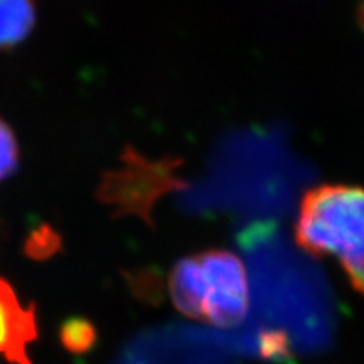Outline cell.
Here are the masks:
<instances>
[{
  "label": "cell",
  "mask_w": 364,
  "mask_h": 364,
  "mask_svg": "<svg viewBox=\"0 0 364 364\" xmlns=\"http://www.w3.org/2000/svg\"><path fill=\"white\" fill-rule=\"evenodd\" d=\"M295 240L312 257H334L364 297V189L326 184L299 204Z\"/></svg>",
  "instance_id": "6da1fadb"
},
{
  "label": "cell",
  "mask_w": 364,
  "mask_h": 364,
  "mask_svg": "<svg viewBox=\"0 0 364 364\" xmlns=\"http://www.w3.org/2000/svg\"><path fill=\"white\" fill-rule=\"evenodd\" d=\"M169 295L186 317L235 327L245 321L250 309L247 268L238 255L228 250L189 255L171 270Z\"/></svg>",
  "instance_id": "7a4b0ae2"
},
{
  "label": "cell",
  "mask_w": 364,
  "mask_h": 364,
  "mask_svg": "<svg viewBox=\"0 0 364 364\" xmlns=\"http://www.w3.org/2000/svg\"><path fill=\"white\" fill-rule=\"evenodd\" d=\"M38 338L36 306H22L11 282L0 277V356L11 364H33L29 346Z\"/></svg>",
  "instance_id": "3957f363"
},
{
  "label": "cell",
  "mask_w": 364,
  "mask_h": 364,
  "mask_svg": "<svg viewBox=\"0 0 364 364\" xmlns=\"http://www.w3.org/2000/svg\"><path fill=\"white\" fill-rule=\"evenodd\" d=\"M34 26V0H0V51L24 43Z\"/></svg>",
  "instance_id": "277c9868"
},
{
  "label": "cell",
  "mask_w": 364,
  "mask_h": 364,
  "mask_svg": "<svg viewBox=\"0 0 364 364\" xmlns=\"http://www.w3.org/2000/svg\"><path fill=\"white\" fill-rule=\"evenodd\" d=\"M97 327L85 317H70L59 327V341L71 354L90 353L97 344Z\"/></svg>",
  "instance_id": "5b68a950"
},
{
  "label": "cell",
  "mask_w": 364,
  "mask_h": 364,
  "mask_svg": "<svg viewBox=\"0 0 364 364\" xmlns=\"http://www.w3.org/2000/svg\"><path fill=\"white\" fill-rule=\"evenodd\" d=\"M21 150L17 136L6 120L0 118V182L7 181L19 169Z\"/></svg>",
  "instance_id": "8992f818"
},
{
  "label": "cell",
  "mask_w": 364,
  "mask_h": 364,
  "mask_svg": "<svg viewBox=\"0 0 364 364\" xmlns=\"http://www.w3.org/2000/svg\"><path fill=\"white\" fill-rule=\"evenodd\" d=\"M58 243L59 241L56 240V236L49 233V231H43V233L34 235L29 240V243H27V253L33 258H46L54 253V250L58 248Z\"/></svg>",
  "instance_id": "52a82bcc"
}]
</instances>
